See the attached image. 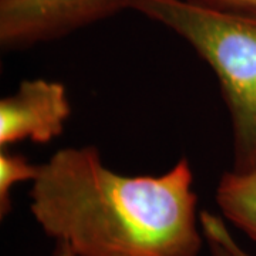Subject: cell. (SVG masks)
Returning <instances> with one entry per match:
<instances>
[{
  "label": "cell",
  "mask_w": 256,
  "mask_h": 256,
  "mask_svg": "<svg viewBox=\"0 0 256 256\" xmlns=\"http://www.w3.org/2000/svg\"><path fill=\"white\" fill-rule=\"evenodd\" d=\"M188 158L165 174L107 168L96 146L63 148L38 172L30 210L76 256H200L206 242Z\"/></svg>",
  "instance_id": "6da1fadb"
},
{
  "label": "cell",
  "mask_w": 256,
  "mask_h": 256,
  "mask_svg": "<svg viewBox=\"0 0 256 256\" xmlns=\"http://www.w3.org/2000/svg\"><path fill=\"white\" fill-rule=\"evenodd\" d=\"M136 10L170 28L214 70L226 104L234 168H256V13L214 9L186 0H134Z\"/></svg>",
  "instance_id": "7a4b0ae2"
},
{
  "label": "cell",
  "mask_w": 256,
  "mask_h": 256,
  "mask_svg": "<svg viewBox=\"0 0 256 256\" xmlns=\"http://www.w3.org/2000/svg\"><path fill=\"white\" fill-rule=\"evenodd\" d=\"M134 0H0V46L23 50L54 42L131 10Z\"/></svg>",
  "instance_id": "3957f363"
},
{
  "label": "cell",
  "mask_w": 256,
  "mask_h": 256,
  "mask_svg": "<svg viewBox=\"0 0 256 256\" xmlns=\"http://www.w3.org/2000/svg\"><path fill=\"white\" fill-rule=\"evenodd\" d=\"M72 104L66 86L44 78L24 80L0 101V148L30 140L48 144L66 130Z\"/></svg>",
  "instance_id": "277c9868"
},
{
  "label": "cell",
  "mask_w": 256,
  "mask_h": 256,
  "mask_svg": "<svg viewBox=\"0 0 256 256\" xmlns=\"http://www.w3.org/2000/svg\"><path fill=\"white\" fill-rule=\"evenodd\" d=\"M216 204L224 216L256 242V168L220 176Z\"/></svg>",
  "instance_id": "5b68a950"
},
{
  "label": "cell",
  "mask_w": 256,
  "mask_h": 256,
  "mask_svg": "<svg viewBox=\"0 0 256 256\" xmlns=\"http://www.w3.org/2000/svg\"><path fill=\"white\" fill-rule=\"evenodd\" d=\"M38 165L32 164L22 154L9 148L0 150V218L4 220L12 212V190L14 185L34 181Z\"/></svg>",
  "instance_id": "8992f818"
},
{
  "label": "cell",
  "mask_w": 256,
  "mask_h": 256,
  "mask_svg": "<svg viewBox=\"0 0 256 256\" xmlns=\"http://www.w3.org/2000/svg\"><path fill=\"white\" fill-rule=\"evenodd\" d=\"M202 232L210 246L212 256H249L236 244L234 236L229 234L226 225L218 216L204 210L200 214ZM53 256H76L70 246L64 242H57Z\"/></svg>",
  "instance_id": "52a82bcc"
},
{
  "label": "cell",
  "mask_w": 256,
  "mask_h": 256,
  "mask_svg": "<svg viewBox=\"0 0 256 256\" xmlns=\"http://www.w3.org/2000/svg\"><path fill=\"white\" fill-rule=\"evenodd\" d=\"M186 2L206 8H214V9L256 13V0H186Z\"/></svg>",
  "instance_id": "ba28073f"
}]
</instances>
